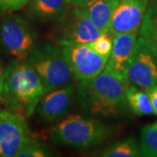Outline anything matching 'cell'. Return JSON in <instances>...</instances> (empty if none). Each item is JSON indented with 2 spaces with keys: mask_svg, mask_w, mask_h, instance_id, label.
Returning a JSON list of instances; mask_svg holds the SVG:
<instances>
[{
  "mask_svg": "<svg viewBox=\"0 0 157 157\" xmlns=\"http://www.w3.org/2000/svg\"><path fill=\"white\" fill-rule=\"evenodd\" d=\"M61 50L77 80L91 78L101 73L109 59L96 52L87 44L62 45Z\"/></svg>",
  "mask_w": 157,
  "mask_h": 157,
  "instance_id": "cell-7",
  "label": "cell"
},
{
  "mask_svg": "<svg viewBox=\"0 0 157 157\" xmlns=\"http://www.w3.org/2000/svg\"><path fill=\"white\" fill-rule=\"evenodd\" d=\"M148 6V0H120L113 14L108 34L136 33L140 27Z\"/></svg>",
  "mask_w": 157,
  "mask_h": 157,
  "instance_id": "cell-10",
  "label": "cell"
},
{
  "mask_svg": "<svg viewBox=\"0 0 157 157\" xmlns=\"http://www.w3.org/2000/svg\"><path fill=\"white\" fill-rule=\"evenodd\" d=\"M146 92L151 101L152 106L154 108V113L157 116V85L146 90Z\"/></svg>",
  "mask_w": 157,
  "mask_h": 157,
  "instance_id": "cell-22",
  "label": "cell"
},
{
  "mask_svg": "<svg viewBox=\"0 0 157 157\" xmlns=\"http://www.w3.org/2000/svg\"><path fill=\"white\" fill-rule=\"evenodd\" d=\"M45 94L41 79L28 62L14 59L7 66L0 101L9 111L30 117Z\"/></svg>",
  "mask_w": 157,
  "mask_h": 157,
  "instance_id": "cell-2",
  "label": "cell"
},
{
  "mask_svg": "<svg viewBox=\"0 0 157 157\" xmlns=\"http://www.w3.org/2000/svg\"><path fill=\"white\" fill-rule=\"evenodd\" d=\"M25 119L16 113L0 111V157H16L31 139Z\"/></svg>",
  "mask_w": 157,
  "mask_h": 157,
  "instance_id": "cell-8",
  "label": "cell"
},
{
  "mask_svg": "<svg viewBox=\"0 0 157 157\" xmlns=\"http://www.w3.org/2000/svg\"><path fill=\"white\" fill-rule=\"evenodd\" d=\"M75 95L73 86L67 85L60 88L45 93L36 107L40 120L52 123L63 118L69 111Z\"/></svg>",
  "mask_w": 157,
  "mask_h": 157,
  "instance_id": "cell-11",
  "label": "cell"
},
{
  "mask_svg": "<svg viewBox=\"0 0 157 157\" xmlns=\"http://www.w3.org/2000/svg\"><path fill=\"white\" fill-rule=\"evenodd\" d=\"M101 32L85 13L81 7H74L66 13L57 25L52 37L58 45L88 44L94 41Z\"/></svg>",
  "mask_w": 157,
  "mask_h": 157,
  "instance_id": "cell-6",
  "label": "cell"
},
{
  "mask_svg": "<svg viewBox=\"0 0 157 157\" xmlns=\"http://www.w3.org/2000/svg\"><path fill=\"white\" fill-rule=\"evenodd\" d=\"M104 157H137L142 156L140 145L134 138L130 137L113 144L100 155Z\"/></svg>",
  "mask_w": 157,
  "mask_h": 157,
  "instance_id": "cell-17",
  "label": "cell"
},
{
  "mask_svg": "<svg viewBox=\"0 0 157 157\" xmlns=\"http://www.w3.org/2000/svg\"><path fill=\"white\" fill-rule=\"evenodd\" d=\"M37 33L21 16L9 15L0 23V43L15 59L25 61L36 46Z\"/></svg>",
  "mask_w": 157,
  "mask_h": 157,
  "instance_id": "cell-5",
  "label": "cell"
},
{
  "mask_svg": "<svg viewBox=\"0 0 157 157\" xmlns=\"http://www.w3.org/2000/svg\"><path fill=\"white\" fill-rule=\"evenodd\" d=\"M109 135L110 130L99 121L73 114L52 128L51 141L59 146L89 149L104 142Z\"/></svg>",
  "mask_w": 157,
  "mask_h": 157,
  "instance_id": "cell-3",
  "label": "cell"
},
{
  "mask_svg": "<svg viewBox=\"0 0 157 157\" xmlns=\"http://www.w3.org/2000/svg\"><path fill=\"white\" fill-rule=\"evenodd\" d=\"M25 61L38 73L45 93L67 86L73 78L61 48L52 43L36 45Z\"/></svg>",
  "mask_w": 157,
  "mask_h": 157,
  "instance_id": "cell-4",
  "label": "cell"
},
{
  "mask_svg": "<svg viewBox=\"0 0 157 157\" xmlns=\"http://www.w3.org/2000/svg\"><path fill=\"white\" fill-rule=\"evenodd\" d=\"M129 83L104 70L96 76L78 80L75 94L81 108L96 116L111 117L123 112Z\"/></svg>",
  "mask_w": 157,
  "mask_h": 157,
  "instance_id": "cell-1",
  "label": "cell"
},
{
  "mask_svg": "<svg viewBox=\"0 0 157 157\" xmlns=\"http://www.w3.org/2000/svg\"><path fill=\"white\" fill-rule=\"evenodd\" d=\"M138 37L136 33H121L113 37V47L105 69L128 81V71ZM129 83V82H128Z\"/></svg>",
  "mask_w": 157,
  "mask_h": 157,
  "instance_id": "cell-12",
  "label": "cell"
},
{
  "mask_svg": "<svg viewBox=\"0 0 157 157\" xmlns=\"http://www.w3.org/2000/svg\"><path fill=\"white\" fill-rule=\"evenodd\" d=\"M68 4L71 6L74 7H83L91 0H67Z\"/></svg>",
  "mask_w": 157,
  "mask_h": 157,
  "instance_id": "cell-23",
  "label": "cell"
},
{
  "mask_svg": "<svg viewBox=\"0 0 157 157\" xmlns=\"http://www.w3.org/2000/svg\"><path fill=\"white\" fill-rule=\"evenodd\" d=\"M120 0H91L82 8L102 34H108L113 16Z\"/></svg>",
  "mask_w": 157,
  "mask_h": 157,
  "instance_id": "cell-14",
  "label": "cell"
},
{
  "mask_svg": "<svg viewBox=\"0 0 157 157\" xmlns=\"http://www.w3.org/2000/svg\"><path fill=\"white\" fill-rule=\"evenodd\" d=\"M140 37L157 56V4L147 6L140 27Z\"/></svg>",
  "mask_w": 157,
  "mask_h": 157,
  "instance_id": "cell-15",
  "label": "cell"
},
{
  "mask_svg": "<svg viewBox=\"0 0 157 157\" xmlns=\"http://www.w3.org/2000/svg\"><path fill=\"white\" fill-rule=\"evenodd\" d=\"M128 80L144 91L157 85V56L140 37L129 65Z\"/></svg>",
  "mask_w": 157,
  "mask_h": 157,
  "instance_id": "cell-9",
  "label": "cell"
},
{
  "mask_svg": "<svg viewBox=\"0 0 157 157\" xmlns=\"http://www.w3.org/2000/svg\"><path fill=\"white\" fill-rule=\"evenodd\" d=\"M69 6L67 0H30L29 15L39 23H57L66 15Z\"/></svg>",
  "mask_w": 157,
  "mask_h": 157,
  "instance_id": "cell-13",
  "label": "cell"
},
{
  "mask_svg": "<svg viewBox=\"0 0 157 157\" xmlns=\"http://www.w3.org/2000/svg\"><path fill=\"white\" fill-rule=\"evenodd\" d=\"M139 145L143 156L157 157V121L142 128Z\"/></svg>",
  "mask_w": 157,
  "mask_h": 157,
  "instance_id": "cell-18",
  "label": "cell"
},
{
  "mask_svg": "<svg viewBox=\"0 0 157 157\" xmlns=\"http://www.w3.org/2000/svg\"><path fill=\"white\" fill-rule=\"evenodd\" d=\"M49 155V152L45 147L42 146L39 141L30 139L17 153L16 157H46Z\"/></svg>",
  "mask_w": 157,
  "mask_h": 157,
  "instance_id": "cell-19",
  "label": "cell"
},
{
  "mask_svg": "<svg viewBox=\"0 0 157 157\" xmlns=\"http://www.w3.org/2000/svg\"><path fill=\"white\" fill-rule=\"evenodd\" d=\"M30 0H0V11H14L21 9Z\"/></svg>",
  "mask_w": 157,
  "mask_h": 157,
  "instance_id": "cell-21",
  "label": "cell"
},
{
  "mask_svg": "<svg viewBox=\"0 0 157 157\" xmlns=\"http://www.w3.org/2000/svg\"><path fill=\"white\" fill-rule=\"evenodd\" d=\"M87 45L99 54L109 57L113 47V36L109 34H102L98 39Z\"/></svg>",
  "mask_w": 157,
  "mask_h": 157,
  "instance_id": "cell-20",
  "label": "cell"
},
{
  "mask_svg": "<svg viewBox=\"0 0 157 157\" xmlns=\"http://www.w3.org/2000/svg\"><path fill=\"white\" fill-rule=\"evenodd\" d=\"M4 73L5 70L2 67V64L0 62V99H1V94H2V87H3V80H4ZM1 102V101H0Z\"/></svg>",
  "mask_w": 157,
  "mask_h": 157,
  "instance_id": "cell-24",
  "label": "cell"
},
{
  "mask_svg": "<svg viewBox=\"0 0 157 157\" xmlns=\"http://www.w3.org/2000/svg\"><path fill=\"white\" fill-rule=\"evenodd\" d=\"M154 2H155V4H157V0H154Z\"/></svg>",
  "mask_w": 157,
  "mask_h": 157,
  "instance_id": "cell-25",
  "label": "cell"
},
{
  "mask_svg": "<svg viewBox=\"0 0 157 157\" xmlns=\"http://www.w3.org/2000/svg\"><path fill=\"white\" fill-rule=\"evenodd\" d=\"M126 100L132 111L138 116L154 113L151 101L146 91L140 89L135 85L129 84L126 91Z\"/></svg>",
  "mask_w": 157,
  "mask_h": 157,
  "instance_id": "cell-16",
  "label": "cell"
}]
</instances>
